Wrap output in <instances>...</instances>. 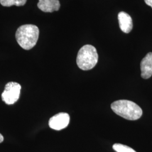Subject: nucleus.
Returning <instances> with one entry per match:
<instances>
[{"mask_svg": "<svg viewBox=\"0 0 152 152\" xmlns=\"http://www.w3.org/2000/svg\"><path fill=\"white\" fill-rule=\"evenodd\" d=\"M111 109L115 114L126 120H138L142 114V110L137 104L127 100L114 102L111 104Z\"/></svg>", "mask_w": 152, "mask_h": 152, "instance_id": "1", "label": "nucleus"}, {"mask_svg": "<svg viewBox=\"0 0 152 152\" xmlns=\"http://www.w3.org/2000/svg\"><path fill=\"white\" fill-rule=\"evenodd\" d=\"M39 29L34 25L26 24L18 28L15 37L18 44L22 48L29 50L37 44L39 37Z\"/></svg>", "mask_w": 152, "mask_h": 152, "instance_id": "2", "label": "nucleus"}, {"mask_svg": "<svg viewBox=\"0 0 152 152\" xmlns=\"http://www.w3.org/2000/svg\"><path fill=\"white\" fill-rule=\"evenodd\" d=\"M77 64L83 71L92 69L98 61V54L96 48L90 45H86L79 50L77 56Z\"/></svg>", "mask_w": 152, "mask_h": 152, "instance_id": "3", "label": "nucleus"}, {"mask_svg": "<svg viewBox=\"0 0 152 152\" xmlns=\"http://www.w3.org/2000/svg\"><path fill=\"white\" fill-rule=\"evenodd\" d=\"M20 90L21 86L18 83L15 82L7 83L1 95L2 100L9 105L16 103L20 96Z\"/></svg>", "mask_w": 152, "mask_h": 152, "instance_id": "4", "label": "nucleus"}, {"mask_svg": "<svg viewBox=\"0 0 152 152\" xmlns=\"http://www.w3.org/2000/svg\"><path fill=\"white\" fill-rule=\"evenodd\" d=\"M69 121V114L66 113H59L50 118L49 125L51 129L55 130H61L68 126Z\"/></svg>", "mask_w": 152, "mask_h": 152, "instance_id": "5", "label": "nucleus"}, {"mask_svg": "<svg viewBox=\"0 0 152 152\" xmlns=\"http://www.w3.org/2000/svg\"><path fill=\"white\" fill-rule=\"evenodd\" d=\"M141 77L148 79L152 76V53H149L141 60L140 63Z\"/></svg>", "mask_w": 152, "mask_h": 152, "instance_id": "6", "label": "nucleus"}, {"mask_svg": "<svg viewBox=\"0 0 152 152\" xmlns=\"http://www.w3.org/2000/svg\"><path fill=\"white\" fill-rule=\"evenodd\" d=\"M120 29L125 33L130 32L132 29V20L129 14L124 11L120 12L118 15Z\"/></svg>", "mask_w": 152, "mask_h": 152, "instance_id": "7", "label": "nucleus"}, {"mask_svg": "<svg viewBox=\"0 0 152 152\" xmlns=\"http://www.w3.org/2000/svg\"><path fill=\"white\" fill-rule=\"evenodd\" d=\"M37 6L41 11L53 12L59 10L60 2L59 0H39Z\"/></svg>", "mask_w": 152, "mask_h": 152, "instance_id": "8", "label": "nucleus"}, {"mask_svg": "<svg viewBox=\"0 0 152 152\" xmlns=\"http://www.w3.org/2000/svg\"><path fill=\"white\" fill-rule=\"evenodd\" d=\"M26 2L27 0H0L1 4L6 7H10L13 5L22 6L24 5Z\"/></svg>", "mask_w": 152, "mask_h": 152, "instance_id": "9", "label": "nucleus"}, {"mask_svg": "<svg viewBox=\"0 0 152 152\" xmlns=\"http://www.w3.org/2000/svg\"><path fill=\"white\" fill-rule=\"evenodd\" d=\"M113 148L117 152H136L132 148L119 143L114 144Z\"/></svg>", "mask_w": 152, "mask_h": 152, "instance_id": "10", "label": "nucleus"}, {"mask_svg": "<svg viewBox=\"0 0 152 152\" xmlns=\"http://www.w3.org/2000/svg\"><path fill=\"white\" fill-rule=\"evenodd\" d=\"M146 4L149 6H151L152 8V0H144Z\"/></svg>", "mask_w": 152, "mask_h": 152, "instance_id": "11", "label": "nucleus"}, {"mask_svg": "<svg viewBox=\"0 0 152 152\" xmlns=\"http://www.w3.org/2000/svg\"><path fill=\"white\" fill-rule=\"evenodd\" d=\"M4 141V137L0 134V143Z\"/></svg>", "mask_w": 152, "mask_h": 152, "instance_id": "12", "label": "nucleus"}]
</instances>
